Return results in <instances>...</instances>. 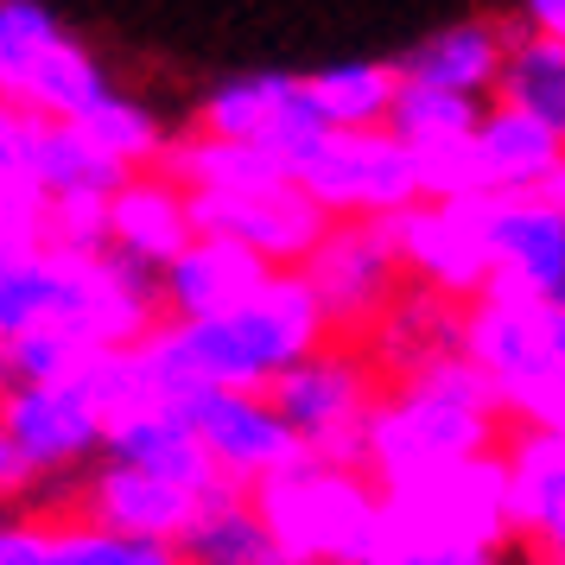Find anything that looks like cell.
<instances>
[{
  "mask_svg": "<svg viewBox=\"0 0 565 565\" xmlns=\"http://www.w3.org/2000/svg\"><path fill=\"white\" fill-rule=\"evenodd\" d=\"M331 337V318L318 306V292L306 286V274H274L267 292H255L242 311L210 318V324H159L140 356L153 369V382L166 401H191L210 387L230 394H274V382H286L299 362H311Z\"/></svg>",
  "mask_w": 565,
  "mask_h": 565,
  "instance_id": "6da1fadb",
  "label": "cell"
},
{
  "mask_svg": "<svg viewBox=\"0 0 565 565\" xmlns=\"http://www.w3.org/2000/svg\"><path fill=\"white\" fill-rule=\"evenodd\" d=\"M502 419L509 413L495 401V387L463 362V350L438 356L382 387V401L369 413L362 470L382 489H394V483H413V477H433L445 463L489 458V451L509 445Z\"/></svg>",
  "mask_w": 565,
  "mask_h": 565,
  "instance_id": "7a4b0ae2",
  "label": "cell"
},
{
  "mask_svg": "<svg viewBox=\"0 0 565 565\" xmlns=\"http://www.w3.org/2000/svg\"><path fill=\"white\" fill-rule=\"evenodd\" d=\"M255 509L286 565H350L382 559L387 540V495L356 463L306 458L286 477L255 489Z\"/></svg>",
  "mask_w": 565,
  "mask_h": 565,
  "instance_id": "3957f363",
  "label": "cell"
},
{
  "mask_svg": "<svg viewBox=\"0 0 565 565\" xmlns=\"http://www.w3.org/2000/svg\"><path fill=\"white\" fill-rule=\"evenodd\" d=\"M387 495V540L382 553H438V546H483L509 553V463L502 451L470 463H445L433 477L382 489Z\"/></svg>",
  "mask_w": 565,
  "mask_h": 565,
  "instance_id": "277c9868",
  "label": "cell"
},
{
  "mask_svg": "<svg viewBox=\"0 0 565 565\" xmlns=\"http://www.w3.org/2000/svg\"><path fill=\"white\" fill-rule=\"evenodd\" d=\"M382 401V362L362 343H324L311 362H299L286 382H274V407L299 433L311 458L356 463L369 451V413Z\"/></svg>",
  "mask_w": 565,
  "mask_h": 565,
  "instance_id": "5b68a950",
  "label": "cell"
},
{
  "mask_svg": "<svg viewBox=\"0 0 565 565\" xmlns=\"http://www.w3.org/2000/svg\"><path fill=\"white\" fill-rule=\"evenodd\" d=\"M394 255L419 292L470 311L495 286V204L483 198H426L387 223Z\"/></svg>",
  "mask_w": 565,
  "mask_h": 565,
  "instance_id": "8992f818",
  "label": "cell"
},
{
  "mask_svg": "<svg viewBox=\"0 0 565 565\" xmlns=\"http://www.w3.org/2000/svg\"><path fill=\"white\" fill-rule=\"evenodd\" d=\"M299 191L324 210L331 223H394L413 204H426V179L407 140L394 128L375 134H331L318 153L299 166Z\"/></svg>",
  "mask_w": 565,
  "mask_h": 565,
  "instance_id": "52a82bcc",
  "label": "cell"
},
{
  "mask_svg": "<svg viewBox=\"0 0 565 565\" xmlns=\"http://www.w3.org/2000/svg\"><path fill=\"white\" fill-rule=\"evenodd\" d=\"M299 274L318 292L337 343L375 337L387 324V311L401 306V292H407V267L394 255L387 223H331V235L318 242V255Z\"/></svg>",
  "mask_w": 565,
  "mask_h": 565,
  "instance_id": "ba28073f",
  "label": "cell"
},
{
  "mask_svg": "<svg viewBox=\"0 0 565 565\" xmlns=\"http://www.w3.org/2000/svg\"><path fill=\"white\" fill-rule=\"evenodd\" d=\"M184 419L191 433L204 438L210 463L223 470L230 489H248L286 477L292 463H306L311 451L299 445V433L280 419L274 394H230V387H210V394H191L184 401Z\"/></svg>",
  "mask_w": 565,
  "mask_h": 565,
  "instance_id": "9c48e42d",
  "label": "cell"
},
{
  "mask_svg": "<svg viewBox=\"0 0 565 565\" xmlns=\"http://www.w3.org/2000/svg\"><path fill=\"white\" fill-rule=\"evenodd\" d=\"M0 433L20 445L32 477H64L108 451V419L89 401L83 382L64 387H7L0 401Z\"/></svg>",
  "mask_w": 565,
  "mask_h": 565,
  "instance_id": "30bf717a",
  "label": "cell"
},
{
  "mask_svg": "<svg viewBox=\"0 0 565 565\" xmlns=\"http://www.w3.org/2000/svg\"><path fill=\"white\" fill-rule=\"evenodd\" d=\"M191 210H198V235L242 242L274 274H299L318 255V242L331 235V216L311 204L299 184H274V191H255V198H191Z\"/></svg>",
  "mask_w": 565,
  "mask_h": 565,
  "instance_id": "8fae6325",
  "label": "cell"
},
{
  "mask_svg": "<svg viewBox=\"0 0 565 565\" xmlns=\"http://www.w3.org/2000/svg\"><path fill=\"white\" fill-rule=\"evenodd\" d=\"M204 502L210 495H191V489L166 483L153 470H134V463L115 458H103L83 483V521L128 540H153V546H179L191 534V521L204 514Z\"/></svg>",
  "mask_w": 565,
  "mask_h": 565,
  "instance_id": "7c38bea8",
  "label": "cell"
},
{
  "mask_svg": "<svg viewBox=\"0 0 565 565\" xmlns=\"http://www.w3.org/2000/svg\"><path fill=\"white\" fill-rule=\"evenodd\" d=\"M274 267L260 255H248L242 242L223 235H198L166 274H159V299H166V324H210L242 311L255 292H267Z\"/></svg>",
  "mask_w": 565,
  "mask_h": 565,
  "instance_id": "4fadbf2b",
  "label": "cell"
},
{
  "mask_svg": "<svg viewBox=\"0 0 565 565\" xmlns=\"http://www.w3.org/2000/svg\"><path fill=\"white\" fill-rule=\"evenodd\" d=\"M489 292L565 311V210H553L546 198L495 204V286Z\"/></svg>",
  "mask_w": 565,
  "mask_h": 565,
  "instance_id": "5bb4252c",
  "label": "cell"
},
{
  "mask_svg": "<svg viewBox=\"0 0 565 565\" xmlns=\"http://www.w3.org/2000/svg\"><path fill=\"white\" fill-rule=\"evenodd\" d=\"M108 242L115 255L147 267V274H166L172 260L198 242V210H191V191L166 172H134L115 198H108Z\"/></svg>",
  "mask_w": 565,
  "mask_h": 565,
  "instance_id": "9a60e30c",
  "label": "cell"
},
{
  "mask_svg": "<svg viewBox=\"0 0 565 565\" xmlns=\"http://www.w3.org/2000/svg\"><path fill=\"white\" fill-rule=\"evenodd\" d=\"M502 463H509L514 540H527L540 565H565V438L514 426Z\"/></svg>",
  "mask_w": 565,
  "mask_h": 565,
  "instance_id": "2e32d148",
  "label": "cell"
},
{
  "mask_svg": "<svg viewBox=\"0 0 565 565\" xmlns=\"http://www.w3.org/2000/svg\"><path fill=\"white\" fill-rule=\"evenodd\" d=\"M470 166H477V198L483 204H509V198H546L553 172L565 166V147L553 134L514 115V108L489 103L483 128L470 140Z\"/></svg>",
  "mask_w": 565,
  "mask_h": 565,
  "instance_id": "e0dca14e",
  "label": "cell"
},
{
  "mask_svg": "<svg viewBox=\"0 0 565 565\" xmlns=\"http://www.w3.org/2000/svg\"><path fill=\"white\" fill-rule=\"evenodd\" d=\"M509 45H514V26H502V20H451V26L426 32L401 57V77L483 103V96H495V83L509 71Z\"/></svg>",
  "mask_w": 565,
  "mask_h": 565,
  "instance_id": "ac0fdd59",
  "label": "cell"
},
{
  "mask_svg": "<svg viewBox=\"0 0 565 565\" xmlns=\"http://www.w3.org/2000/svg\"><path fill=\"white\" fill-rule=\"evenodd\" d=\"M103 458L134 463V470H153V477L191 489V495H216V489H223V470L210 463L204 438L191 433L184 407H159V413H140V419H128V426H115Z\"/></svg>",
  "mask_w": 565,
  "mask_h": 565,
  "instance_id": "d6986e66",
  "label": "cell"
},
{
  "mask_svg": "<svg viewBox=\"0 0 565 565\" xmlns=\"http://www.w3.org/2000/svg\"><path fill=\"white\" fill-rule=\"evenodd\" d=\"M166 179H179L191 198H255L274 184H292L280 159L267 147H242V140H210V134H172V153L159 166Z\"/></svg>",
  "mask_w": 565,
  "mask_h": 565,
  "instance_id": "ffe728a7",
  "label": "cell"
},
{
  "mask_svg": "<svg viewBox=\"0 0 565 565\" xmlns=\"http://www.w3.org/2000/svg\"><path fill=\"white\" fill-rule=\"evenodd\" d=\"M401 83H407L401 64H387V57H337V64L306 71V96L318 103L331 134H375L394 121Z\"/></svg>",
  "mask_w": 565,
  "mask_h": 565,
  "instance_id": "44dd1931",
  "label": "cell"
},
{
  "mask_svg": "<svg viewBox=\"0 0 565 565\" xmlns=\"http://www.w3.org/2000/svg\"><path fill=\"white\" fill-rule=\"evenodd\" d=\"M179 553H184V565H286L255 509V495L230 489V483L204 502V514L191 521V534L179 540Z\"/></svg>",
  "mask_w": 565,
  "mask_h": 565,
  "instance_id": "7402d4cb",
  "label": "cell"
},
{
  "mask_svg": "<svg viewBox=\"0 0 565 565\" xmlns=\"http://www.w3.org/2000/svg\"><path fill=\"white\" fill-rule=\"evenodd\" d=\"M458 350H463V311L433 299V292H419V286L401 292V306L387 311V324L375 331V362L394 382L438 356H458Z\"/></svg>",
  "mask_w": 565,
  "mask_h": 565,
  "instance_id": "603a6c76",
  "label": "cell"
},
{
  "mask_svg": "<svg viewBox=\"0 0 565 565\" xmlns=\"http://www.w3.org/2000/svg\"><path fill=\"white\" fill-rule=\"evenodd\" d=\"M292 83H299V71H248V77H223V83H210L204 96H198V115H191V121H198V134H210V140L260 147L267 128L280 121Z\"/></svg>",
  "mask_w": 565,
  "mask_h": 565,
  "instance_id": "cb8c5ba5",
  "label": "cell"
},
{
  "mask_svg": "<svg viewBox=\"0 0 565 565\" xmlns=\"http://www.w3.org/2000/svg\"><path fill=\"white\" fill-rule=\"evenodd\" d=\"M64 306H71V260L57 248L0 260V343L64 324Z\"/></svg>",
  "mask_w": 565,
  "mask_h": 565,
  "instance_id": "d4e9b609",
  "label": "cell"
},
{
  "mask_svg": "<svg viewBox=\"0 0 565 565\" xmlns=\"http://www.w3.org/2000/svg\"><path fill=\"white\" fill-rule=\"evenodd\" d=\"M495 103L527 115L565 147V45L559 39H540V32L514 26L509 45V71L495 83Z\"/></svg>",
  "mask_w": 565,
  "mask_h": 565,
  "instance_id": "484cf974",
  "label": "cell"
},
{
  "mask_svg": "<svg viewBox=\"0 0 565 565\" xmlns=\"http://www.w3.org/2000/svg\"><path fill=\"white\" fill-rule=\"evenodd\" d=\"M26 179L39 184L45 198H83V191H103V198H115V191L128 184V172H121L115 159L96 153L83 128H71V121H39V134H32V159H26Z\"/></svg>",
  "mask_w": 565,
  "mask_h": 565,
  "instance_id": "4316f807",
  "label": "cell"
},
{
  "mask_svg": "<svg viewBox=\"0 0 565 565\" xmlns=\"http://www.w3.org/2000/svg\"><path fill=\"white\" fill-rule=\"evenodd\" d=\"M108 89H115V83H108L103 57L89 52L77 32H64L52 52H45L39 77L26 83L20 108H26V115H39V121H71V128H77L83 115H89V108L108 96Z\"/></svg>",
  "mask_w": 565,
  "mask_h": 565,
  "instance_id": "83f0119b",
  "label": "cell"
},
{
  "mask_svg": "<svg viewBox=\"0 0 565 565\" xmlns=\"http://www.w3.org/2000/svg\"><path fill=\"white\" fill-rule=\"evenodd\" d=\"M77 128L89 134V147H96L103 159H115L128 179H134V172H159V166H166V153H172V134H166V121H159L140 96H121V89H108L103 103L77 121Z\"/></svg>",
  "mask_w": 565,
  "mask_h": 565,
  "instance_id": "f1b7e54d",
  "label": "cell"
},
{
  "mask_svg": "<svg viewBox=\"0 0 565 565\" xmlns=\"http://www.w3.org/2000/svg\"><path fill=\"white\" fill-rule=\"evenodd\" d=\"M489 103L477 96H451V89H426V83H401V103H394V140H407L413 159L445 153V147H463L470 134L483 128Z\"/></svg>",
  "mask_w": 565,
  "mask_h": 565,
  "instance_id": "f546056e",
  "label": "cell"
},
{
  "mask_svg": "<svg viewBox=\"0 0 565 565\" xmlns=\"http://www.w3.org/2000/svg\"><path fill=\"white\" fill-rule=\"evenodd\" d=\"M64 39V20L39 0H0V103L20 108L26 83L39 77V64Z\"/></svg>",
  "mask_w": 565,
  "mask_h": 565,
  "instance_id": "4dcf8cb0",
  "label": "cell"
},
{
  "mask_svg": "<svg viewBox=\"0 0 565 565\" xmlns=\"http://www.w3.org/2000/svg\"><path fill=\"white\" fill-rule=\"evenodd\" d=\"M52 565H184L179 546H153V540L108 534L96 521H57Z\"/></svg>",
  "mask_w": 565,
  "mask_h": 565,
  "instance_id": "1f68e13d",
  "label": "cell"
},
{
  "mask_svg": "<svg viewBox=\"0 0 565 565\" xmlns=\"http://www.w3.org/2000/svg\"><path fill=\"white\" fill-rule=\"evenodd\" d=\"M52 248V198L32 179H0V260Z\"/></svg>",
  "mask_w": 565,
  "mask_h": 565,
  "instance_id": "d6a6232c",
  "label": "cell"
},
{
  "mask_svg": "<svg viewBox=\"0 0 565 565\" xmlns=\"http://www.w3.org/2000/svg\"><path fill=\"white\" fill-rule=\"evenodd\" d=\"M52 248H57V255H77V260L115 255V242H108V198H103V191L52 198Z\"/></svg>",
  "mask_w": 565,
  "mask_h": 565,
  "instance_id": "836d02e7",
  "label": "cell"
},
{
  "mask_svg": "<svg viewBox=\"0 0 565 565\" xmlns=\"http://www.w3.org/2000/svg\"><path fill=\"white\" fill-rule=\"evenodd\" d=\"M52 546L57 521H32V514L0 521V565H52Z\"/></svg>",
  "mask_w": 565,
  "mask_h": 565,
  "instance_id": "e575fe53",
  "label": "cell"
},
{
  "mask_svg": "<svg viewBox=\"0 0 565 565\" xmlns=\"http://www.w3.org/2000/svg\"><path fill=\"white\" fill-rule=\"evenodd\" d=\"M32 134H39V115L0 103V179H26L32 159Z\"/></svg>",
  "mask_w": 565,
  "mask_h": 565,
  "instance_id": "d590c367",
  "label": "cell"
},
{
  "mask_svg": "<svg viewBox=\"0 0 565 565\" xmlns=\"http://www.w3.org/2000/svg\"><path fill=\"white\" fill-rule=\"evenodd\" d=\"M32 483H39V477H32V463L20 458V445H13V438L0 433V502H20Z\"/></svg>",
  "mask_w": 565,
  "mask_h": 565,
  "instance_id": "8d00e7d4",
  "label": "cell"
},
{
  "mask_svg": "<svg viewBox=\"0 0 565 565\" xmlns=\"http://www.w3.org/2000/svg\"><path fill=\"white\" fill-rule=\"evenodd\" d=\"M521 26L565 45V0H527V7H521Z\"/></svg>",
  "mask_w": 565,
  "mask_h": 565,
  "instance_id": "74e56055",
  "label": "cell"
},
{
  "mask_svg": "<svg viewBox=\"0 0 565 565\" xmlns=\"http://www.w3.org/2000/svg\"><path fill=\"white\" fill-rule=\"evenodd\" d=\"M546 204H553V210H565V166L553 172V184H546Z\"/></svg>",
  "mask_w": 565,
  "mask_h": 565,
  "instance_id": "f35d334b",
  "label": "cell"
},
{
  "mask_svg": "<svg viewBox=\"0 0 565 565\" xmlns=\"http://www.w3.org/2000/svg\"><path fill=\"white\" fill-rule=\"evenodd\" d=\"M7 387H13V369H7V343H0V401H7Z\"/></svg>",
  "mask_w": 565,
  "mask_h": 565,
  "instance_id": "ab89813d",
  "label": "cell"
},
{
  "mask_svg": "<svg viewBox=\"0 0 565 565\" xmlns=\"http://www.w3.org/2000/svg\"><path fill=\"white\" fill-rule=\"evenodd\" d=\"M350 565H382V559H350Z\"/></svg>",
  "mask_w": 565,
  "mask_h": 565,
  "instance_id": "60d3db41",
  "label": "cell"
}]
</instances>
